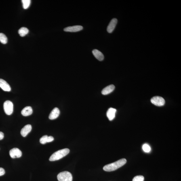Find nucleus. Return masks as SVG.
<instances>
[{
  "label": "nucleus",
  "mask_w": 181,
  "mask_h": 181,
  "mask_svg": "<svg viewBox=\"0 0 181 181\" xmlns=\"http://www.w3.org/2000/svg\"><path fill=\"white\" fill-rule=\"evenodd\" d=\"M127 162V160L125 158L120 159L114 163L105 166L103 170L108 172L115 170L125 164Z\"/></svg>",
  "instance_id": "1"
},
{
  "label": "nucleus",
  "mask_w": 181,
  "mask_h": 181,
  "mask_svg": "<svg viewBox=\"0 0 181 181\" xmlns=\"http://www.w3.org/2000/svg\"><path fill=\"white\" fill-rule=\"evenodd\" d=\"M70 152V150L68 148L59 150L52 154L49 160L51 161L58 160L67 155Z\"/></svg>",
  "instance_id": "2"
},
{
  "label": "nucleus",
  "mask_w": 181,
  "mask_h": 181,
  "mask_svg": "<svg viewBox=\"0 0 181 181\" xmlns=\"http://www.w3.org/2000/svg\"><path fill=\"white\" fill-rule=\"evenodd\" d=\"M57 178L59 181H72V176L71 173L67 171L59 173Z\"/></svg>",
  "instance_id": "3"
},
{
  "label": "nucleus",
  "mask_w": 181,
  "mask_h": 181,
  "mask_svg": "<svg viewBox=\"0 0 181 181\" xmlns=\"http://www.w3.org/2000/svg\"><path fill=\"white\" fill-rule=\"evenodd\" d=\"M3 108L5 113L8 115H10L13 112V104L10 101H5L3 104Z\"/></svg>",
  "instance_id": "4"
},
{
  "label": "nucleus",
  "mask_w": 181,
  "mask_h": 181,
  "mask_svg": "<svg viewBox=\"0 0 181 181\" xmlns=\"http://www.w3.org/2000/svg\"><path fill=\"white\" fill-rule=\"evenodd\" d=\"M151 102L152 104L158 106H163L165 104V100L162 97L156 96L151 99Z\"/></svg>",
  "instance_id": "5"
},
{
  "label": "nucleus",
  "mask_w": 181,
  "mask_h": 181,
  "mask_svg": "<svg viewBox=\"0 0 181 181\" xmlns=\"http://www.w3.org/2000/svg\"><path fill=\"white\" fill-rule=\"evenodd\" d=\"M11 157L12 158L21 157L22 152L18 148H14L11 149L9 152Z\"/></svg>",
  "instance_id": "6"
},
{
  "label": "nucleus",
  "mask_w": 181,
  "mask_h": 181,
  "mask_svg": "<svg viewBox=\"0 0 181 181\" xmlns=\"http://www.w3.org/2000/svg\"><path fill=\"white\" fill-rule=\"evenodd\" d=\"M82 26L80 25H76L64 28V31L65 32H76L81 31L83 29Z\"/></svg>",
  "instance_id": "7"
},
{
  "label": "nucleus",
  "mask_w": 181,
  "mask_h": 181,
  "mask_svg": "<svg viewBox=\"0 0 181 181\" xmlns=\"http://www.w3.org/2000/svg\"><path fill=\"white\" fill-rule=\"evenodd\" d=\"M117 20L116 18H113L110 22L107 27V31L108 33H111L113 32L117 25Z\"/></svg>",
  "instance_id": "8"
},
{
  "label": "nucleus",
  "mask_w": 181,
  "mask_h": 181,
  "mask_svg": "<svg viewBox=\"0 0 181 181\" xmlns=\"http://www.w3.org/2000/svg\"><path fill=\"white\" fill-rule=\"evenodd\" d=\"M0 88L5 91L9 92L11 91L10 86L6 81L3 79H0Z\"/></svg>",
  "instance_id": "9"
},
{
  "label": "nucleus",
  "mask_w": 181,
  "mask_h": 181,
  "mask_svg": "<svg viewBox=\"0 0 181 181\" xmlns=\"http://www.w3.org/2000/svg\"><path fill=\"white\" fill-rule=\"evenodd\" d=\"M116 112H117V110L115 108H110L109 109L106 114L107 116L109 121H112L115 117Z\"/></svg>",
  "instance_id": "10"
},
{
  "label": "nucleus",
  "mask_w": 181,
  "mask_h": 181,
  "mask_svg": "<svg viewBox=\"0 0 181 181\" xmlns=\"http://www.w3.org/2000/svg\"><path fill=\"white\" fill-rule=\"evenodd\" d=\"M60 113V110L58 108L53 109L50 113L49 114V118L51 120L55 119L58 117Z\"/></svg>",
  "instance_id": "11"
},
{
  "label": "nucleus",
  "mask_w": 181,
  "mask_h": 181,
  "mask_svg": "<svg viewBox=\"0 0 181 181\" xmlns=\"http://www.w3.org/2000/svg\"><path fill=\"white\" fill-rule=\"evenodd\" d=\"M32 130V126L30 125H27L25 126L21 129V135L23 137H26Z\"/></svg>",
  "instance_id": "12"
},
{
  "label": "nucleus",
  "mask_w": 181,
  "mask_h": 181,
  "mask_svg": "<svg viewBox=\"0 0 181 181\" xmlns=\"http://www.w3.org/2000/svg\"><path fill=\"white\" fill-rule=\"evenodd\" d=\"M92 53L95 58L100 61H102L104 59V56L103 53L97 49H95L92 51Z\"/></svg>",
  "instance_id": "13"
},
{
  "label": "nucleus",
  "mask_w": 181,
  "mask_h": 181,
  "mask_svg": "<svg viewBox=\"0 0 181 181\" xmlns=\"http://www.w3.org/2000/svg\"><path fill=\"white\" fill-rule=\"evenodd\" d=\"M115 86L113 85H109L103 90L102 91V94L104 95L109 94L113 92L115 89Z\"/></svg>",
  "instance_id": "14"
},
{
  "label": "nucleus",
  "mask_w": 181,
  "mask_h": 181,
  "mask_svg": "<svg viewBox=\"0 0 181 181\" xmlns=\"http://www.w3.org/2000/svg\"><path fill=\"white\" fill-rule=\"evenodd\" d=\"M54 139L52 136H48L47 135H45L40 139V142L41 144H45L47 143L50 142L54 140Z\"/></svg>",
  "instance_id": "15"
},
{
  "label": "nucleus",
  "mask_w": 181,
  "mask_h": 181,
  "mask_svg": "<svg viewBox=\"0 0 181 181\" xmlns=\"http://www.w3.org/2000/svg\"><path fill=\"white\" fill-rule=\"evenodd\" d=\"M33 113V110L31 107L29 106L25 107L22 110L21 114L23 116H27L31 115Z\"/></svg>",
  "instance_id": "16"
},
{
  "label": "nucleus",
  "mask_w": 181,
  "mask_h": 181,
  "mask_svg": "<svg viewBox=\"0 0 181 181\" xmlns=\"http://www.w3.org/2000/svg\"><path fill=\"white\" fill-rule=\"evenodd\" d=\"M29 31L27 28L23 27L21 28L18 31V33L21 37H24L28 33Z\"/></svg>",
  "instance_id": "17"
},
{
  "label": "nucleus",
  "mask_w": 181,
  "mask_h": 181,
  "mask_svg": "<svg viewBox=\"0 0 181 181\" xmlns=\"http://www.w3.org/2000/svg\"><path fill=\"white\" fill-rule=\"evenodd\" d=\"M0 42L4 44L7 43V36L3 33H0Z\"/></svg>",
  "instance_id": "18"
},
{
  "label": "nucleus",
  "mask_w": 181,
  "mask_h": 181,
  "mask_svg": "<svg viewBox=\"0 0 181 181\" xmlns=\"http://www.w3.org/2000/svg\"><path fill=\"white\" fill-rule=\"evenodd\" d=\"M23 7L24 9H27L29 7L31 1L30 0H22Z\"/></svg>",
  "instance_id": "19"
},
{
  "label": "nucleus",
  "mask_w": 181,
  "mask_h": 181,
  "mask_svg": "<svg viewBox=\"0 0 181 181\" xmlns=\"http://www.w3.org/2000/svg\"><path fill=\"white\" fill-rule=\"evenodd\" d=\"M143 149L146 153H149L151 150V148L149 145L147 144H145L143 146Z\"/></svg>",
  "instance_id": "20"
},
{
  "label": "nucleus",
  "mask_w": 181,
  "mask_h": 181,
  "mask_svg": "<svg viewBox=\"0 0 181 181\" xmlns=\"http://www.w3.org/2000/svg\"><path fill=\"white\" fill-rule=\"evenodd\" d=\"M144 177L142 176H138L134 177L133 181H144Z\"/></svg>",
  "instance_id": "21"
},
{
  "label": "nucleus",
  "mask_w": 181,
  "mask_h": 181,
  "mask_svg": "<svg viewBox=\"0 0 181 181\" xmlns=\"http://www.w3.org/2000/svg\"><path fill=\"white\" fill-rule=\"evenodd\" d=\"M5 173V171L4 169L0 167V176H3Z\"/></svg>",
  "instance_id": "22"
},
{
  "label": "nucleus",
  "mask_w": 181,
  "mask_h": 181,
  "mask_svg": "<svg viewBox=\"0 0 181 181\" xmlns=\"http://www.w3.org/2000/svg\"><path fill=\"white\" fill-rule=\"evenodd\" d=\"M4 137V135L3 132L0 131V140L3 139Z\"/></svg>",
  "instance_id": "23"
}]
</instances>
